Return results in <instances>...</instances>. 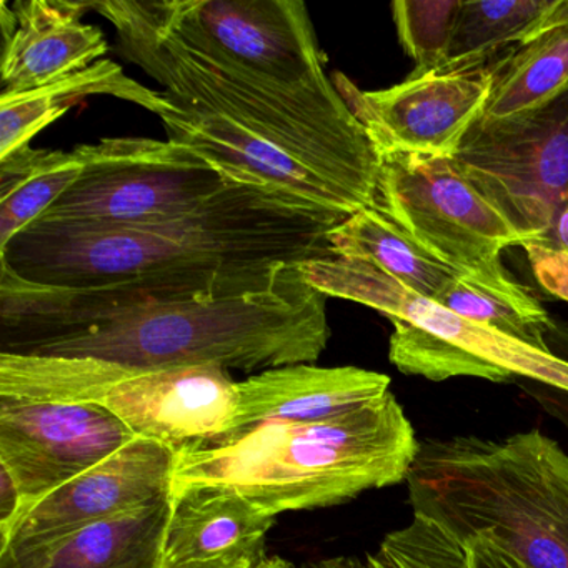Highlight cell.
Masks as SVG:
<instances>
[{
	"label": "cell",
	"mask_w": 568,
	"mask_h": 568,
	"mask_svg": "<svg viewBox=\"0 0 568 568\" xmlns=\"http://www.w3.org/2000/svg\"><path fill=\"white\" fill-rule=\"evenodd\" d=\"M471 568H525L487 538H471L467 544Z\"/></svg>",
	"instance_id": "f1b7e54d"
},
{
	"label": "cell",
	"mask_w": 568,
	"mask_h": 568,
	"mask_svg": "<svg viewBox=\"0 0 568 568\" xmlns=\"http://www.w3.org/2000/svg\"><path fill=\"white\" fill-rule=\"evenodd\" d=\"M347 215L232 179L204 205L168 221H38L0 248V265L32 284L92 287L185 272L275 271L334 257L327 234Z\"/></svg>",
	"instance_id": "6da1fadb"
},
{
	"label": "cell",
	"mask_w": 568,
	"mask_h": 568,
	"mask_svg": "<svg viewBox=\"0 0 568 568\" xmlns=\"http://www.w3.org/2000/svg\"><path fill=\"white\" fill-rule=\"evenodd\" d=\"M91 95H112L161 114L169 105L164 92L151 91L125 74L111 59L34 91L0 95V161L31 145L42 129Z\"/></svg>",
	"instance_id": "ffe728a7"
},
{
	"label": "cell",
	"mask_w": 568,
	"mask_h": 568,
	"mask_svg": "<svg viewBox=\"0 0 568 568\" xmlns=\"http://www.w3.org/2000/svg\"><path fill=\"white\" fill-rule=\"evenodd\" d=\"M91 6L114 26L119 52L158 81L169 101L235 122L294 155L362 209L374 207L381 154L337 89L288 88L247 71L172 21L164 0Z\"/></svg>",
	"instance_id": "7a4b0ae2"
},
{
	"label": "cell",
	"mask_w": 568,
	"mask_h": 568,
	"mask_svg": "<svg viewBox=\"0 0 568 568\" xmlns=\"http://www.w3.org/2000/svg\"><path fill=\"white\" fill-rule=\"evenodd\" d=\"M91 9V2L2 0L0 95L44 88L102 61L109 44L101 29L84 22Z\"/></svg>",
	"instance_id": "9a60e30c"
},
{
	"label": "cell",
	"mask_w": 568,
	"mask_h": 568,
	"mask_svg": "<svg viewBox=\"0 0 568 568\" xmlns=\"http://www.w3.org/2000/svg\"><path fill=\"white\" fill-rule=\"evenodd\" d=\"M462 0H395L392 4L402 48L417 69L414 74L444 69Z\"/></svg>",
	"instance_id": "4316f807"
},
{
	"label": "cell",
	"mask_w": 568,
	"mask_h": 568,
	"mask_svg": "<svg viewBox=\"0 0 568 568\" xmlns=\"http://www.w3.org/2000/svg\"><path fill=\"white\" fill-rule=\"evenodd\" d=\"M420 444L394 392L314 424H271L175 452L171 495L229 488L272 515L407 480Z\"/></svg>",
	"instance_id": "3957f363"
},
{
	"label": "cell",
	"mask_w": 568,
	"mask_h": 568,
	"mask_svg": "<svg viewBox=\"0 0 568 568\" xmlns=\"http://www.w3.org/2000/svg\"><path fill=\"white\" fill-rule=\"evenodd\" d=\"M297 267L304 281L325 297L357 302L394 324L388 358L402 374L434 382L525 377L568 394L567 358L465 321L368 262L325 257Z\"/></svg>",
	"instance_id": "8992f818"
},
{
	"label": "cell",
	"mask_w": 568,
	"mask_h": 568,
	"mask_svg": "<svg viewBox=\"0 0 568 568\" xmlns=\"http://www.w3.org/2000/svg\"><path fill=\"white\" fill-rule=\"evenodd\" d=\"M435 302L465 321L551 352L547 337L554 332V321L537 297L518 284L504 265L458 274Z\"/></svg>",
	"instance_id": "603a6c76"
},
{
	"label": "cell",
	"mask_w": 568,
	"mask_h": 568,
	"mask_svg": "<svg viewBox=\"0 0 568 568\" xmlns=\"http://www.w3.org/2000/svg\"><path fill=\"white\" fill-rule=\"evenodd\" d=\"M462 174L508 222L520 245L568 207V85L510 118H478L452 155Z\"/></svg>",
	"instance_id": "ba28073f"
},
{
	"label": "cell",
	"mask_w": 568,
	"mask_h": 568,
	"mask_svg": "<svg viewBox=\"0 0 568 568\" xmlns=\"http://www.w3.org/2000/svg\"><path fill=\"white\" fill-rule=\"evenodd\" d=\"M134 438L99 405L0 398V470L18 485L24 515Z\"/></svg>",
	"instance_id": "30bf717a"
},
{
	"label": "cell",
	"mask_w": 568,
	"mask_h": 568,
	"mask_svg": "<svg viewBox=\"0 0 568 568\" xmlns=\"http://www.w3.org/2000/svg\"><path fill=\"white\" fill-rule=\"evenodd\" d=\"M252 568H294V565H292L291 561L285 560V558L267 557V555H265L262 560L252 565Z\"/></svg>",
	"instance_id": "4dcf8cb0"
},
{
	"label": "cell",
	"mask_w": 568,
	"mask_h": 568,
	"mask_svg": "<svg viewBox=\"0 0 568 568\" xmlns=\"http://www.w3.org/2000/svg\"><path fill=\"white\" fill-rule=\"evenodd\" d=\"M158 118L168 132V141L191 149L227 178L287 192L347 217L362 211L351 195L294 155L215 112L169 101Z\"/></svg>",
	"instance_id": "2e32d148"
},
{
	"label": "cell",
	"mask_w": 568,
	"mask_h": 568,
	"mask_svg": "<svg viewBox=\"0 0 568 568\" xmlns=\"http://www.w3.org/2000/svg\"><path fill=\"white\" fill-rule=\"evenodd\" d=\"M174 462L175 450L168 445L134 438L34 505L0 545V554L168 497Z\"/></svg>",
	"instance_id": "5bb4252c"
},
{
	"label": "cell",
	"mask_w": 568,
	"mask_h": 568,
	"mask_svg": "<svg viewBox=\"0 0 568 568\" xmlns=\"http://www.w3.org/2000/svg\"><path fill=\"white\" fill-rule=\"evenodd\" d=\"M334 257L368 262L428 301H437L460 272L428 254L374 207L362 209L327 234Z\"/></svg>",
	"instance_id": "44dd1931"
},
{
	"label": "cell",
	"mask_w": 568,
	"mask_h": 568,
	"mask_svg": "<svg viewBox=\"0 0 568 568\" xmlns=\"http://www.w3.org/2000/svg\"><path fill=\"white\" fill-rule=\"evenodd\" d=\"M84 162L74 151L31 145L0 161V248L42 217L81 178Z\"/></svg>",
	"instance_id": "d4e9b609"
},
{
	"label": "cell",
	"mask_w": 568,
	"mask_h": 568,
	"mask_svg": "<svg viewBox=\"0 0 568 568\" xmlns=\"http://www.w3.org/2000/svg\"><path fill=\"white\" fill-rule=\"evenodd\" d=\"M374 209L460 274L500 267V252L520 245L452 158L382 152Z\"/></svg>",
	"instance_id": "9c48e42d"
},
{
	"label": "cell",
	"mask_w": 568,
	"mask_h": 568,
	"mask_svg": "<svg viewBox=\"0 0 568 568\" xmlns=\"http://www.w3.org/2000/svg\"><path fill=\"white\" fill-rule=\"evenodd\" d=\"M75 149L84 162L81 178L39 221H168L201 207L234 179L171 141L109 138Z\"/></svg>",
	"instance_id": "52a82bcc"
},
{
	"label": "cell",
	"mask_w": 568,
	"mask_h": 568,
	"mask_svg": "<svg viewBox=\"0 0 568 568\" xmlns=\"http://www.w3.org/2000/svg\"><path fill=\"white\" fill-rule=\"evenodd\" d=\"M164 8L254 74L295 89L335 88L301 0H164Z\"/></svg>",
	"instance_id": "7c38bea8"
},
{
	"label": "cell",
	"mask_w": 568,
	"mask_h": 568,
	"mask_svg": "<svg viewBox=\"0 0 568 568\" xmlns=\"http://www.w3.org/2000/svg\"><path fill=\"white\" fill-rule=\"evenodd\" d=\"M527 251L538 284L568 302V207L558 212L550 227L520 245Z\"/></svg>",
	"instance_id": "83f0119b"
},
{
	"label": "cell",
	"mask_w": 568,
	"mask_h": 568,
	"mask_svg": "<svg viewBox=\"0 0 568 568\" xmlns=\"http://www.w3.org/2000/svg\"><path fill=\"white\" fill-rule=\"evenodd\" d=\"M162 568H207L265 557L275 515L229 488L199 487L171 495Z\"/></svg>",
	"instance_id": "ac0fdd59"
},
{
	"label": "cell",
	"mask_w": 568,
	"mask_h": 568,
	"mask_svg": "<svg viewBox=\"0 0 568 568\" xmlns=\"http://www.w3.org/2000/svg\"><path fill=\"white\" fill-rule=\"evenodd\" d=\"M237 382L217 365L134 368L99 398L135 437L172 450L217 440L237 408Z\"/></svg>",
	"instance_id": "4fadbf2b"
},
{
	"label": "cell",
	"mask_w": 568,
	"mask_h": 568,
	"mask_svg": "<svg viewBox=\"0 0 568 568\" xmlns=\"http://www.w3.org/2000/svg\"><path fill=\"white\" fill-rule=\"evenodd\" d=\"M414 514L458 540L487 538L525 568H568V455L540 432L422 442Z\"/></svg>",
	"instance_id": "5b68a950"
},
{
	"label": "cell",
	"mask_w": 568,
	"mask_h": 568,
	"mask_svg": "<svg viewBox=\"0 0 568 568\" xmlns=\"http://www.w3.org/2000/svg\"><path fill=\"white\" fill-rule=\"evenodd\" d=\"M491 88L480 119L510 118L538 108L568 85V2L537 34L488 64Z\"/></svg>",
	"instance_id": "7402d4cb"
},
{
	"label": "cell",
	"mask_w": 568,
	"mask_h": 568,
	"mask_svg": "<svg viewBox=\"0 0 568 568\" xmlns=\"http://www.w3.org/2000/svg\"><path fill=\"white\" fill-rule=\"evenodd\" d=\"M364 561L352 557L324 558V560L308 561L301 568H362Z\"/></svg>",
	"instance_id": "f546056e"
},
{
	"label": "cell",
	"mask_w": 568,
	"mask_h": 568,
	"mask_svg": "<svg viewBox=\"0 0 568 568\" xmlns=\"http://www.w3.org/2000/svg\"><path fill=\"white\" fill-rule=\"evenodd\" d=\"M387 392H390L388 375L358 367L295 364L257 372L237 382L234 418L217 440L262 425L328 420L364 407Z\"/></svg>",
	"instance_id": "e0dca14e"
},
{
	"label": "cell",
	"mask_w": 568,
	"mask_h": 568,
	"mask_svg": "<svg viewBox=\"0 0 568 568\" xmlns=\"http://www.w3.org/2000/svg\"><path fill=\"white\" fill-rule=\"evenodd\" d=\"M252 561H237V564H219L207 568H252ZM162 568V567H161Z\"/></svg>",
	"instance_id": "1f68e13d"
},
{
	"label": "cell",
	"mask_w": 568,
	"mask_h": 568,
	"mask_svg": "<svg viewBox=\"0 0 568 568\" xmlns=\"http://www.w3.org/2000/svg\"><path fill=\"white\" fill-rule=\"evenodd\" d=\"M325 302L295 265L265 291L144 305L99 327L9 352L99 358L145 371L217 365L264 372L314 364L331 338Z\"/></svg>",
	"instance_id": "277c9868"
},
{
	"label": "cell",
	"mask_w": 568,
	"mask_h": 568,
	"mask_svg": "<svg viewBox=\"0 0 568 568\" xmlns=\"http://www.w3.org/2000/svg\"><path fill=\"white\" fill-rule=\"evenodd\" d=\"M172 497L0 554V568H161Z\"/></svg>",
	"instance_id": "d6986e66"
},
{
	"label": "cell",
	"mask_w": 568,
	"mask_h": 568,
	"mask_svg": "<svg viewBox=\"0 0 568 568\" xmlns=\"http://www.w3.org/2000/svg\"><path fill=\"white\" fill-rule=\"evenodd\" d=\"M335 89L382 152L452 158L480 118L491 88L488 65L412 74L384 91H361L341 72Z\"/></svg>",
	"instance_id": "8fae6325"
},
{
	"label": "cell",
	"mask_w": 568,
	"mask_h": 568,
	"mask_svg": "<svg viewBox=\"0 0 568 568\" xmlns=\"http://www.w3.org/2000/svg\"><path fill=\"white\" fill-rule=\"evenodd\" d=\"M568 0H462L444 69H471L550 24Z\"/></svg>",
	"instance_id": "cb8c5ba5"
},
{
	"label": "cell",
	"mask_w": 568,
	"mask_h": 568,
	"mask_svg": "<svg viewBox=\"0 0 568 568\" xmlns=\"http://www.w3.org/2000/svg\"><path fill=\"white\" fill-rule=\"evenodd\" d=\"M362 568H471L470 551L447 528L414 514L412 521L390 531Z\"/></svg>",
	"instance_id": "484cf974"
}]
</instances>
